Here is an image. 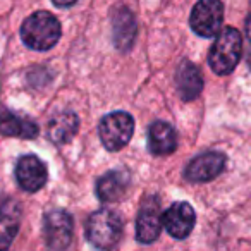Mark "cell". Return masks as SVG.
Wrapping results in <instances>:
<instances>
[{
  "label": "cell",
  "mask_w": 251,
  "mask_h": 251,
  "mask_svg": "<svg viewBox=\"0 0 251 251\" xmlns=\"http://www.w3.org/2000/svg\"><path fill=\"white\" fill-rule=\"evenodd\" d=\"M43 236L50 250H67L74 236L73 215L66 210H50L43 219Z\"/></svg>",
  "instance_id": "obj_6"
},
{
  "label": "cell",
  "mask_w": 251,
  "mask_h": 251,
  "mask_svg": "<svg viewBox=\"0 0 251 251\" xmlns=\"http://www.w3.org/2000/svg\"><path fill=\"white\" fill-rule=\"evenodd\" d=\"M226 155L219 151H206L195 157L184 171V177L191 182H208L219 177L226 169Z\"/></svg>",
  "instance_id": "obj_8"
},
{
  "label": "cell",
  "mask_w": 251,
  "mask_h": 251,
  "mask_svg": "<svg viewBox=\"0 0 251 251\" xmlns=\"http://www.w3.org/2000/svg\"><path fill=\"white\" fill-rule=\"evenodd\" d=\"M16 179L23 191L36 193L45 186L49 179L47 165L35 155H23L16 165Z\"/></svg>",
  "instance_id": "obj_9"
},
{
  "label": "cell",
  "mask_w": 251,
  "mask_h": 251,
  "mask_svg": "<svg viewBox=\"0 0 251 251\" xmlns=\"http://www.w3.org/2000/svg\"><path fill=\"white\" fill-rule=\"evenodd\" d=\"M0 134L33 140L38 134V126L28 115H19L7 108H0Z\"/></svg>",
  "instance_id": "obj_12"
},
{
  "label": "cell",
  "mask_w": 251,
  "mask_h": 251,
  "mask_svg": "<svg viewBox=\"0 0 251 251\" xmlns=\"http://www.w3.org/2000/svg\"><path fill=\"white\" fill-rule=\"evenodd\" d=\"M176 86H177L179 97L184 101H191L201 93L203 77L200 69L191 60H182L176 71Z\"/></svg>",
  "instance_id": "obj_14"
},
{
  "label": "cell",
  "mask_w": 251,
  "mask_h": 251,
  "mask_svg": "<svg viewBox=\"0 0 251 251\" xmlns=\"http://www.w3.org/2000/svg\"><path fill=\"white\" fill-rule=\"evenodd\" d=\"M77 127H79V119L73 110H60L53 114L50 119L47 133L52 143L55 145H66L76 136Z\"/></svg>",
  "instance_id": "obj_17"
},
{
  "label": "cell",
  "mask_w": 251,
  "mask_h": 251,
  "mask_svg": "<svg viewBox=\"0 0 251 251\" xmlns=\"http://www.w3.org/2000/svg\"><path fill=\"white\" fill-rule=\"evenodd\" d=\"M196 213L186 201H179L169 206L164 213V227L174 239H186L195 229Z\"/></svg>",
  "instance_id": "obj_10"
},
{
  "label": "cell",
  "mask_w": 251,
  "mask_h": 251,
  "mask_svg": "<svg viewBox=\"0 0 251 251\" xmlns=\"http://www.w3.org/2000/svg\"><path fill=\"white\" fill-rule=\"evenodd\" d=\"M243 52V40L236 28L227 26L217 35L215 43L208 53V64L212 71L219 76L230 74L239 64Z\"/></svg>",
  "instance_id": "obj_2"
},
{
  "label": "cell",
  "mask_w": 251,
  "mask_h": 251,
  "mask_svg": "<svg viewBox=\"0 0 251 251\" xmlns=\"http://www.w3.org/2000/svg\"><path fill=\"white\" fill-rule=\"evenodd\" d=\"M164 227V213L157 196H148L136 217V239L141 244L157 241Z\"/></svg>",
  "instance_id": "obj_7"
},
{
  "label": "cell",
  "mask_w": 251,
  "mask_h": 251,
  "mask_svg": "<svg viewBox=\"0 0 251 251\" xmlns=\"http://www.w3.org/2000/svg\"><path fill=\"white\" fill-rule=\"evenodd\" d=\"M134 133V119L127 112H112L98 124V136L108 151H119L129 143Z\"/></svg>",
  "instance_id": "obj_4"
},
{
  "label": "cell",
  "mask_w": 251,
  "mask_h": 251,
  "mask_svg": "<svg viewBox=\"0 0 251 251\" xmlns=\"http://www.w3.org/2000/svg\"><path fill=\"white\" fill-rule=\"evenodd\" d=\"M177 148V133L169 122L155 121L148 129V150L157 157L171 155Z\"/></svg>",
  "instance_id": "obj_13"
},
{
  "label": "cell",
  "mask_w": 251,
  "mask_h": 251,
  "mask_svg": "<svg viewBox=\"0 0 251 251\" xmlns=\"http://www.w3.org/2000/svg\"><path fill=\"white\" fill-rule=\"evenodd\" d=\"M62 35L59 19L47 11L33 12L21 26V38L31 50L45 52L57 45Z\"/></svg>",
  "instance_id": "obj_1"
},
{
  "label": "cell",
  "mask_w": 251,
  "mask_h": 251,
  "mask_svg": "<svg viewBox=\"0 0 251 251\" xmlns=\"http://www.w3.org/2000/svg\"><path fill=\"white\" fill-rule=\"evenodd\" d=\"M224 21V5L220 0H198L191 11L189 26L198 36L212 38L220 33Z\"/></svg>",
  "instance_id": "obj_5"
},
{
  "label": "cell",
  "mask_w": 251,
  "mask_h": 251,
  "mask_svg": "<svg viewBox=\"0 0 251 251\" xmlns=\"http://www.w3.org/2000/svg\"><path fill=\"white\" fill-rule=\"evenodd\" d=\"M21 205L16 200H5L0 205V251L12 244L21 227Z\"/></svg>",
  "instance_id": "obj_15"
},
{
  "label": "cell",
  "mask_w": 251,
  "mask_h": 251,
  "mask_svg": "<svg viewBox=\"0 0 251 251\" xmlns=\"http://www.w3.org/2000/svg\"><path fill=\"white\" fill-rule=\"evenodd\" d=\"M122 219L117 212L108 208H101L91 213L84 227L86 239L98 250H110L117 246L122 237Z\"/></svg>",
  "instance_id": "obj_3"
},
{
  "label": "cell",
  "mask_w": 251,
  "mask_h": 251,
  "mask_svg": "<svg viewBox=\"0 0 251 251\" xmlns=\"http://www.w3.org/2000/svg\"><path fill=\"white\" fill-rule=\"evenodd\" d=\"M112 29H114V43L117 50L127 52L136 38V19L133 12L126 7L117 9L112 19Z\"/></svg>",
  "instance_id": "obj_16"
},
{
  "label": "cell",
  "mask_w": 251,
  "mask_h": 251,
  "mask_svg": "<svg viewBox=\"0 0 251 251\" xmlns=\"http://www.w3.org/2000/svg\"><path fill=\"white\" fill-rule=\"evenodd\" d=\"M131 186V176L127 171H110L97 181L95 191L100 201L112 203L124 198Z\"/></svg>",
  "instance_id": "obj_11"
},
{
  "label": "cell",
  "mask_w": 251,
  "mask_h": 251,
  "mask_svg": "<svg viewBox=\"0 0 251 251\" xmlns=\"http://www.w3.org/2000/svg\"><path fill=\"white\" fill-rule=\"evenodd\" d=\"M246 35H248V38H250V42H251V14H250V18H248V21H246Z\"/></svg>",
  "instance_id": "obj_19"
},
{
  "label": "cell",
  "mask_w": 251,
  "mask_h": 251,
  "mask_svg": "<svg viewBox=\"0 0 251 251\" xmlns=\"http://www.w3.org/2000/svg\"><path fill=\"white\" fill-rule=\"evenodd\" d=\"M52 2L57 5V7H71V5L76 4L77 0H52Z\"/></svg>",
  "instance_id": "obj_18"
},
{
  "label": "cell",
  "mask_w": 251,
  "mask_h": 251,
  "mask_svg": "<svg viewBox=\"0 0 251 251\" xmlns=\"http://www.w3.org/2000/svg\"><path fill=\"white\" fill-rule=\"evenodd\" d=\"M248 67H250V71H251V49L250 50H248Z\"/></svg>",
  "instance_id": "obj_20"
}]
</instances>
